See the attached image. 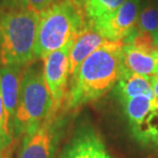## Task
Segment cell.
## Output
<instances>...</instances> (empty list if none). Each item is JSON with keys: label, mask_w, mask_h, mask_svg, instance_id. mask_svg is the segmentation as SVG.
<instances>
[{"label": "cell", "mask_w": 158, "mask_h": 158, "mask_svg": "<svg viewBox=\"0 0 158 158\" xmlns=\"http://www.w3.org/2000/svg\"><path fill=\"white\" fill-rule=\"evenodd\" d=\"M151 85H152V88H153L156 100L158 101V74L151 77Z\"/></svg>", "instance_id": "d6986e66"}, {"label": "cell", "mask_w": 158, "mask_h": 158, "mask_svg": "<svg viewBox=\"0 0 158 158\" xmlns=\"http://www.w3.org/2000/svg\"><path fill=\"white\" fill-rule=\"evenodd\" d=\"M58 1H60V0H26L27 8L39 12V14Z\"/></svg>", "instance_id": "e0dca14e"}, {"label": "cell", "mask_w": 158, "mask_h": 158, "mask_svg": "<svg viewBox=\"0 0 158 158\" xmlns=\"http://www.w3.org/2000/svg\"><path fill=\"white\" fill-rule=\"evenodd\" d=\"M137 28L154 35L158 32V0H145L141 3Z\"/></svg>", "instance_id": "9a60e30c"}, {"label": "cell", "mask_w": 158, "mask_h": 158, "mask_svg": "<svg viewBox=\"0 0 158 158\" xmlns=\"http://www.w3.org/2000/svg\"><path fill=\"white\" fill-rule=\"evenodd\" d=\"M52 99L44 80L43 66L31 63L23 70L21 94L14 120V137L37 127L52 112Z\"/></svg>", "instance_id": "277c9868"}, {"label": "cell", "mask_w": 158, "mask_h": 158, "mask_svg": "<svg viewBox=\"0 0 158 158\" xmlns=\"http://www.w3.org/2000/svg\"><path fill=\"white\" fill-rule=\"evenodd\" d=\"M121 104L137 142L143 146L158 147V101L135 97Z\"/></svg>", "instance_id": "5b68a950"}, {"label": "cell", "mask_w": 158, "mask_h": 158, "mask_svg": "<svg viewBox=\"0 0 158 158\" xmlns=\"http://www.w3.org/2000/svg\"><path fill=\"white\" fill-rule=\"evenodd\" d=\"M74 40L46 56L43 61L44 80L52 96L53 107L52 114H59L65 104L68 93V78L70 77V50Z\"/></svg>", "instance_id": "52a82bcc"}, {"label": "cell", "mask_w": 158, "mask_h": 158, "mask_svg": "<svg viewBox=\"0 0 158 158\" xmlns=\"http://www.w3.org/2000/svg\"><path fill=\"white\" fill-rule=\"evenodd\" d=\"M40 14L29 8L0 7V64L20 66L34 60Z\"/></svg>", "instance_id": "7a4b0ae2"}, {"label": "cell", "mask_w": 158, "mask_h": 158, "mask_svg": "<svg viewBox=\"0 0 158 158\" xmlns=\"http://www.w3.org/2000/svg\"><path fill=\"white\" fill-rule=\"evenodd\" d=\"M86 25L83 15L71 0H60L40 12L34 48L35 60H43L74 40Z\"/></svg>", "instance_id": "3957f363"}, {"label": "cell", "mask_w": 158, "mask_h": 158, "mask_svg": "<svg viewBox=\"0 0 158 158\" xmlns=\"http://www.w3.org/2000/svg\"><path fill=\"white\" fill-rule=\"evenodd\" d=\"M59 158H112L101 135L91 127H81L66 145Z\"/></svg>", "instance_id": "9c48e42d"}, {"label": "cell", "mask_w": 158, "mask_h": 158, "mask_svg": "<svg viewBox=\"0 0 158 158\" xmlns=\"http://www.w3.org/2000/svg\"><path fill=\"white\" fill-rule=\"evenodd\" d=\"M63 126L62 116L49 115L37 127L24 135L18 158H55Z\"/></svg>", "instance_id": "8992f818"}, {"label": "cell", "mask_w": 158, "mask_h": 158, "mask_svg": "<svg viewBox=\"0 0 158 158\" xmlns=\"http://www.w3.org/2000/svg\"><path fill=\"white\" fill-rule=\"evenodd\" d=\"M23 70V67L20 66H2L0 68V89L12 131L20 101Z\"/></svg>", "instance_id": "30bf717a"}, {"label": "cell", "mask_w": 158, "mask_h": 158, "mask_svg": "<svg viewBox=\"0 0 158 158\" xmlns=\"http://www.w3.org/2000/svg\"><path fill=\"white\" fill-rule=\"evenodd\" d=\"M0 7L27 8V2L26 0H0Z\"/></svg>", "instance_id": "ac0fdd59"}, {"label": "cell", "mask_w": 158, "mask_h": 158, "mask_svg": "<svg viewBox=\"0 0 158 158\" xmlns=\"http://www.w3.org/2000/svg\"><path fill=\"white\" fill-rule=\"evenodd\" d=\"M14 138V131L9 123L8 115L3 103L1 89H0V154L10 146Z\"/></svg>", "instance_id": "2e32d148"}, {"label": "cell", "mask_w": 158, "mask_h": 158, "mask_svg": "<svg viewBox=\"0 0 158 158\" xmlns=\"http://www.w3.org/2000/svg\"><path fill=\"white\" fill-rule=\"evenodd\" d=\"M107 40L93 27L86 25L77 34L70 50V77L77 71L85 59L103 45Z\"/></svg>", "instance_id": "8fae6325"}, {"label": "cell", "mask_w": 158, "mask_h": 158, "mask_svg": "<svg viewBox=\"0 0 158 158\" xmlns=\"http://www.w3.org/2000/svg\"><path fill=\"white\" fill-rule=\"evenodd\" d=\"M122 67L135 74L147 77L154 76L158 74V52H147L131 44H123Z\"/></svg>", "instance_id": "7c38bea8"}, {"label": "cell", "mask_w": 158, "mask_h": 158, "mask_svg": "<svg viewBox=\"0 0 158 158\" xmlns=\"http://www.w3.org/2000/svg\"><path fill=\"white\" fill-rule=\"evenodd\" d=\"M142 0H126L105 20L93 27L109 41H122L137 28Z\"/></svg>", "instance_id": "ba28073f"}, {"label": "cell", "mask_w": 158, "mask_h": 158, "mask_svg": "<svg viewBox=\"0 0 158 158\" xmlns=\"http://www.w3.org/2000/svg\"><path fill=\"white\" fill-rule=\"evenodd\" d=\"M88 26L94 27L121 6L126 0H71Z\"/></svg>", "instance_id": "5bb4252c"}, {"label": "cell", "mask_w": 158, "mask_h": 158, "mask_svg": "<svg viewBox=\"0 0 158 158\" xmlns=\"http://www.w3.org/2000/svg\"><path fill=\"white\" fill-rule=\"evenodd\" d=\"M121 41H106L70 77L65 109L75 110L99 100L117 84L122 73Z\"/></svg>", "instance_id": "6da1fadb"}, {"label": "cell", "mask_w": 158, "mask_h": 158, "mask_svg": "<svg viewBox=\"0 0 158 158\" xmlns=\"http://www.w3.org/2000/svg\"><path fill=\"white\" fill-rule=\"evenodd\" d=\"M116 94L120 102L135 97H148L156 99L150 77L126 71L122 67V73L116 84Z\"/></svg>", "instance_id": "4fadbf2b"}, {"label": "cell", "mask_w": 158, "mask_h": 158, "mask_svg": "<svg viewBox=\"0 0 158 158\" xmlns=\"http://www.w3.org/2000/svg\"><path fill=\"white\" fill-rule=\"evenodd\" d=\"M153 36H154V40H155V42H156L157 46H158V32H156Z\"/></svg>", "instance_id": "ffe728a7"}]
</instances>
